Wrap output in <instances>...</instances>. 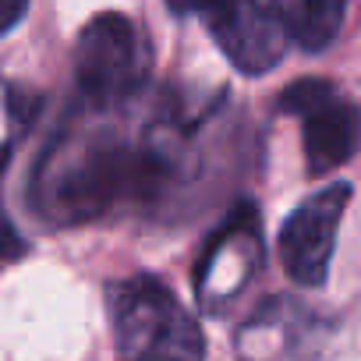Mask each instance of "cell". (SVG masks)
Masks as SVG:
<instances>
[{
  "label": "cell",
  "instance_id": "1",
  "mask_svg": "<svg viewBox=\"0 0 361 361\" xmlns=\"http://www.w3.org/2000/svg\"><path fill=\"white\" fill-rule=\"evenodd\" d=\"M180 166V135L170 124L128 135L117 124L75 117L36 159L29 199L50 224H89L166 199Z\"/></svg>",
  "mask_w": 361,
  "mask_h": 361
},
{
  "label": "cell",
  "instance_id": "2",
  "mask_svg": "<svg viewBox=\"0 0 361 361\" xmlns=\"http://www.w3.org/2000/svg\"><path fill=\"white\" fill-rule=\"evenodd\" d=\"M106 308L121 361H206L199 319L163 280H114L106 287Z\"/></svg>",
  "mask_w": 361,
  "mask_h": 361
},
{
  "label": "cell",
  "instance_id": "3",
  "mask_svg": "<svg viewBox=\"0 0 361 361\" xmlns=\"http://www.w3.org/2000/svg\"><path fill=\"white\" fill-rule=\"evenodd\" d=\"M149 82V50L128 15H96L75 39V85L85 106L117 110Z\"/></svg>",
  "mask_w": 361,
  "mask_h": 361
},
{
  "label": "cell",
  "instance_id": "4",
  "mask_svg": "<svg viewBox=\"0 0 361 361\" xmlns=\"http://www.w3.org/2000/svg\"><path fill=\"white\" fill-rule=\"evenodd\" d=\"M166 8L202 18L209 39L241 75L273 71L290 47L276 0H166Z\"/></svg>",
  "mask_w": 361,
  "mask_h": 361
},
{
  "label": "cell",
  "instance_id": "5",
  "mask_svg": "<svg viewBox=\"0 0 361 361\" xmlns=\"http://www.w3.org/2000/svg\"><path fill=\"white\" fill-rule=\"evenodd\" d=\"M280 114L298 117L305 170L322 177L350 163L361 149V110L326 78H298L276 99Z\"/></svg>",
  "mask_w": 361,
  "mask_h": 361
},
{
  "label": "cell",
  "instance_id": "6",
  "mask_svg": "<svg viewBox=\"0 0 361 361\" xmlns=\"http://www.w3.org/2000/svg\"><path fill=\"white\" fill-rule=\"evenodd\" d=\"M262 269L259 209L238 206L206 241L195 266V298L206 312H224Z\"/></svg>",
  "mask_w": 361,
  "mask_h": 361
},
{
  "label": "cell",
  "instance_id": "7",
  "mask_svg": "<svg viewBox=\"0 0 361 361\" xmlns=\"http://www.w3.org/2000/svg\"><path fill=\"white\" fill-rule=\"evenodd\" d=\"M329 343V322L305 301L273 294L266 298L234 336L241 361H319Z\"/></svg>",
  "mask_w": 361,
  "mask_h": 361
},
{
  "label": "cell",
  "instance_id": "8",
  "mask_svg": "<svg viewBox=\"0 0 361 361\" xmlns=\"http://www.w3.org/2000/svg\"><path fill=\"white\" fill-rule=\"evenodd\" d=\"M350 202V185H336L308 195L280 227V259L283 269L294 283L301 287H322L329 276L333 248H336V231Z\"/></svg>",
  "mask_w": 361,
  "mask_h": 361
},
{
  "label": "cell",
  "instance_id": "9",
  "mask_svg": "<svg viewBox=\"0 0 361 361\" xmlns=\"http://www.w3.org/2000/svg\"><path fill=\"white\" fill-rule=\"evenodd\" d=\"M276 8L290 43L305 54H322L343 32L350 0H276Z\"/></svg>",
  "mask_w": 361,
  "mask_h": 361
},
{
  "label": "cell",
  "instance_id": "10",
  "mask_svg": "<svg viewBox=\"0 0 361 361\" xmlns=\"http://www.w3.org/2000/svg\"><path fill=\"white\" fill-rule=\"evenodd\" d=\"M29 11V0H0V32H15Z\"/></svg>",
  "mask_w": 361,
  "mask_h": 361
},
{
  "label": "cell",
  "instance_id": "11",
  "mask_svg": "<svg viewBox=\"0 0 361 361\" xmlns=\"http://www.w3.org/2000/svg\"><path fill=\"white\" fill-rule=\"evenodd\" d=\"M22 255V241H18V231H15V224L8 220V259H18Z\"/></svg>",
  "mask_w": 361,
  "mask_h": 361
}]
</instances>
